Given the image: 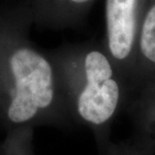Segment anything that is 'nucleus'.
Masks as SVG:
<instances>
[{"instance_id":"nucleus-6","label":"nucleus","mask_w":155,"mask_h":155,"mask_svg":"<svg viewBox=\"0 0 155 155\" xmlns=\"http://www.w3.org/2000/svg\"><path fill=\"white\" fill-rule=\"evenodd\" d=\"M67 1L74 6H82L89 3L90 1H92V0H67Z\"/></svg>"},{"instance_id":"nucleus-4","label":"nucleus","mask_w":155,"mask_h":155,"mask_svg":"<svg viewBox=\"0 0 155 155\" xmlns=\"http://www.w3.org/2000/svg\"><path fill=\"white\" fill-rule=\"evenodd\" d=\"M135 52L147 64L155 66V0L145 3Z\"/></svg>"},{"instance_id":"nucleus-3","label":"nucleus","mask_w":155,"mask_h":155,"mask_svg":"<svg viewBox=\"0 0 155 155\" xmlns=\"http://www.w3.org/2000/svg\"><path fill=\"white\" fill-rule=\"evenodd\" d=\"M146 0H106L107 46L118 61L131 58Z\"/></svg>"},{"instance_id":"nucleus-2","label":"nucleus","mask_w":155,"mask_h":155,"mask_svg":"<svg viewBox=\"0 0 155 155\" xmlns=\"http://www.w3.org/2000/svg\"><path fill=\"white\" fill-rule=\"evenodd\" d=\"M85 84L77 98V111L84 121L94 125L107 122L115 112L120 87L109 58L100 51H90L83 61Z\"/></svg>"},{"instance_id":"nucleus-5","label":"nucleus","mask_w":155,"mask_h":155,"mask_svg":"<svg viewBox=\"0 0 155 155\" xmlns=\"http://www.w3.org/2000/svg\"><path fill=\"white\" fill-rule=\"evenodd\" d=\"M32 128H22L7 132L0 145V155H33Z\"/></svg>"},{"instance_id":"nucleus-1","label":"nucleus","mask_w":155,"mask_h":155,"mask_svg":"<svg viewBox=\"0 0 155 155\" xmlns=\"http://www.w3.org/2000/svg\"><path fill=\"white\" fill-rule=\"evenodd\" d=\"M7 73L12 84L0 109V123L7 132L33 128L55 99L51 64L35 51L21 48L9 57Z\"/></svg>"}]
</instances>
